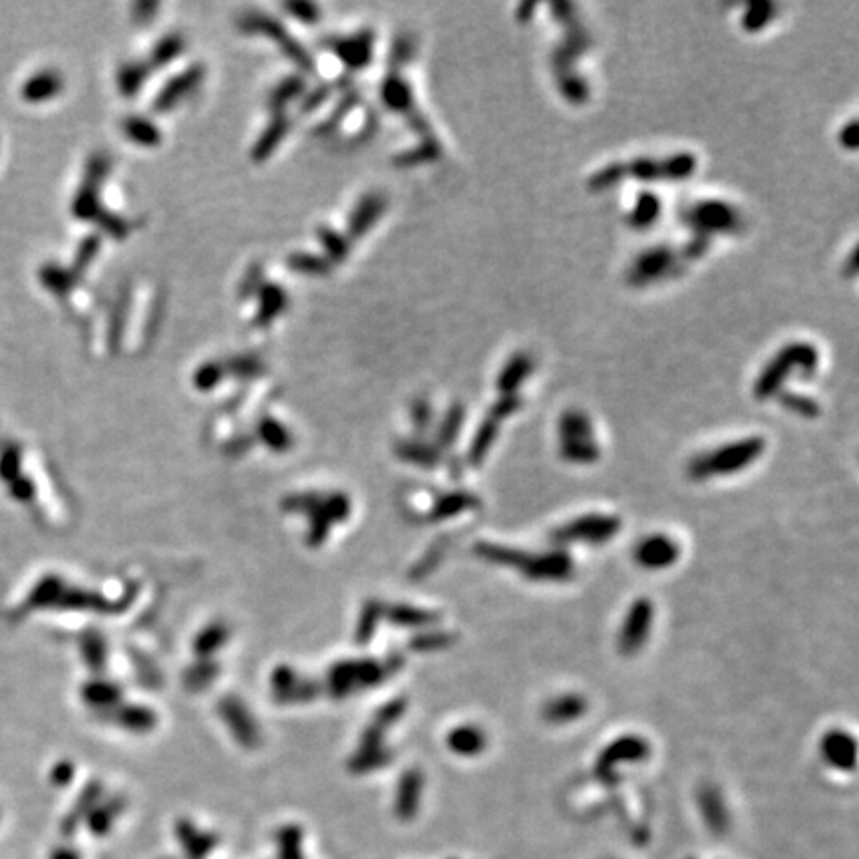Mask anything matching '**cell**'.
Instances as JSON below:
<instances>
[{"instance_id": "6da1fadb", "label": "cell", "mask_w": 859, "mask_h": 859, "mask_svg": "<svg viewBox=\"0 0 859 859\" xmlns=\"http://www.w3.org/2000/svg\"><path fill=\"white\" fill-rule=\"evenodd\" d=\"M698 167L696 156L689 152H679L669 157H637L629 164H607L589 177L587 187L593 191L609 189L619 181L639 179V181H681L689 179Z\"/></svg>"}, {"instance_id": "7a4b0ae2", "label": "cell", "mask_w": 859, "mask_h": 859, "mask_svg": "<svg viewBox=\"0 0 859 859\" xmlns=\"http://www.w3.org/2000/svg\"><path fill=\"white\" fill-rule=\"evenodd\" d=\"M820 364V352L812 342H790L783 349H780L774 359H772L764 370L760 372L758 380L754 384V396L758 400H770L776 396L788 376L796 372L800 379H810L815 374Z\"/></svg>"}, {"instance_id": "3957f363", "label": "cell", "mask_w": 859, "mask_h": 859, "mask_svg": "<svg viewBox=\"0 0 859 859\" xmlns=\"http://www.w3.org/2000/svg\"><path fill=\"white\" fill-rule=\"evenodd\" d=\"M766 452V440L760 436L740 438L736 442L724 444L711 452H704L691 460L689 476L696 481L711 480L714 476H730L746 470Z\"/></svg>"}, {"instance_id": "277c9868", "label": "cell", "mask_w": 859, "mask_h": 859, "mask_svg": "<svg viewBox=\"0 0 859 859\" xmlns=\"http://www.w3.org/2000/svg\"><path fill=\"white\" fill-rule=\"evenodd\" d=\"M682 225L694 231V237L711 239L712 235L736 233L743 227L740 213L721 199L696 201L694 206L682 211Z\"/></svg>"}, {"instance_id": "5b68a950", "label": "cell", "mask_w": 859, "mask_h": 859, "mask_svg": "<svg viewBox=\"0 0 859 859\" xmlns=\"http://www.w3.org/2000/svg\"><path fill=\"white\" fill-rule=\"evenodd\" d=\"M621 520L607 513H587L573 521H567L553 531L557 543H587L605 545L621 531Z\"/></svg>"}, {"instance_id": "8992f818", "label": "cell", "mask_w": 859, "mask_h": 859, "mask_svg": "<svg viewBox=\"0 0 859 859\" xmlns=\"http://www.w3.org/2000/svg\"><path fill=\"white\" fill-rule=\"evenodd\" d=\"M679 261H682L681 251L672 249V247H651V249L635 257V261H632L627 271V281L632 287H647L651 283L664 281V278H671L674 271H679Z\"/></svg>"}, {"instance_id": "52a82bcc", "label": "cell", "mask_w": 859, "mask_h": 859, "mask_svg": "<svg viewBox=\"0 0 859 859\" xmlns=\"http://www.w3.org/2000/svg\"><path fill=\"white\" fill-rule=\"evenodd\" d=\"M652 621H654V605L651 603V601L644 597L632 601V605L629 607L625 615V621H622V627L619 629V637H617L619 652L625 654V657L637 654L644 647V642L649 641Z\"/></svg>"}, {"instance_id": "ba28073f", "label": "cell", "mask_w": 859, "mask_h": 859, "mask_svg": "<svg viewBox=\"0 0 859 859\" xmlns=\"http://www.w3.org/2000/svg\"><path fill=\"white\" fill-rule=\"evenodd\" d=\"M573 573L575 563L563 547H555V550L545 553H530L528 561L521 569L523 577L540 583H563L569 581Z\"/></svg>"}, {"instance_id": "9c48e42d", "label": "cell", "mask_w": 859, "mask_h": 859, "mask_svg": "<svg viewBox=\"0 0 859 859\" xmlns=\"http://www.w3.org/2000/svg\"><path fill=\"white\" fill-rule=\"evenodd\" d=\"M651 754V746L644 738L627 734L613 740L597 758V774L601 780H613L615 768L619 764H631V762H642Z\"/></svg>"}, {"instance_id": "30bf717a", "label": "cell", "mask_w": 859, "mask_h": 859, "mask_svg": "<svg viewBox=\"0 0 859 859\" xmlns=\"http://www.w3.org/2000/svg\"><path fill=\"white\" fill-rule=\"evenodd\" d=\"M681 557V547L672 537L664 533H652L642 540L632 550V560L647 571H661L672 567Z\"/></svg>"}, {"instance_id": "8fae6325", "label": "cell", "mask_w": 859, "mask_h": 859, "mask_svg": "<svg viewBox=\"0 0 859 859\" xmlns=\"http://www.w3.org/2000/svg\"><path fill=\"white\" fill-rule=\"evenodd\" d=\"M820 754L825 764H830L835 770L850 772L855 768V760H857L855 738L852 734H847L845 730L834 728L822 736Z\"/></svg>"}, {"instance_id": "7c38bea8", "label": "cell", "mask_w": 859, "mask_h": 859, "mask_svg": "<svg viewBox=\"0 0 859 859\" xmlns=\"http://www.w3.org/2000/svg\"><path fill=\"white\" fill-rule=\"evenodd\" d=\"M241 25H243L245 30L263 32V35H267L268 38L277 40L278 45H281V48L288 54V56H291L298 64V66H303L305 70H313V60H310L308 54L303 48H300L297 42L275 23V20H268L261 15H249V16L241 20Z\"/></svg>"}, {"instance_id": "4fadbf2b", "label": "cell", "mask_w": 859, "mask_h": 859, "mask_svg": "<svg viewBox=\"0 0 859 859\" xmlns=\"http://www.w3.org/2000/svg\"><path fill=\"white\" fill-rule=\"evenodd\" d=\"M587 708L589 704L585 701V696L567 692V694L553 696L551 701H547L541 714H543V721L550 724H569V723L579 721V718H583Z\"/></svg>"}, {"instance_id": "5bb4252c", "label": "cell", "mask_w": 859, "mask_h": 859, "mask_svg": "<svg viewBox=\"0 0 859 859\" xmlns=\"http://www.w3.org/2000/svg\"><path fill=\"white\" fill-rule=\"evenodd\" d=\"M595 440V428L591 418L583 410H567L560 418V446L591 444Z\"/></svg>"}, {"instance_id": "9a60e30c", "label": "cell", "mask_w": 859, "mask_h": 859, "mask_svg": "<svg viewBox=\"0 0 859 859\" xmlns=\"http://www.w3.org/2000/svg\"><path fill=\"white\" fill-rule=\"evenodd\" d=\"M533 369L535 362L528 352H515L498 374V392L501 396L518 394L520 386L530 379Z\"/></svg>"}, {"instance_id": "2e32d148", "label": "cell", "mask_w": 859, "mask_h": 859, "mask_svg": "<svg viewBox=\"0 0 859 859\" xmlns=\"http://www.w3.org/2000/svg\"><path fill=\"white\" fill-rule=\"evenodd\" d=\"M448 744L456 754L471 758L488 748V736L480 726L464 724L452 730V734L448 736Z\"/></svg>"}, {"instance_id": "e0dca14e", "label": "cell", "mask_w": 859, "mask_h": 859, "mask_svg": "<svg viewBox=\"0 0 859 859\" xmlns=\"http://www.w3.org/2000/svg\"><path fill=\"white\" fill-rule=\"evenodd\" d=\"M698 805H701L708 828L714 834H724L728 828V814L721 790L714 786H704L698 793Z\"/></svg>"}, {"instance_id": "ac0fdd59", "label": "cell", "mask_w": 859, "mask_h": 859, "mask_svg": "<svg viewBox=\"0 0 859 859\" xmlns=\"http://www.w3.org/2000/svg\"><path fill=\"white\" fill-rule=\"evenodd\" d=\"M201 78H203V70L197 66V68H191V70L184 72L176 80H171L164 88V92L157 96V100H156L157 110L166 112V110H169L171 106H176L187 92H191L193 88H196V86L201 82Z\"/></svg>"}, {"instance_id": "d6986e66", "label": "cell", "mask_w": 859, "mask_h": 859, "mask_svg": "<svg viewBox=\"0 0 859 859\" xmlns=\"http://www.w3.org/2000/svg\"><path fill=\"white\" fill-rule=\"evenodd\" d=\"M476 553L483 561L500 565V567L518 569V571H521L525 561H528V557H530L528 551L515 550V547L500 545V543H486V541L476 545Z\"/></svg>"}, {"instance_id": "ffe728a7", "label": "cell", "mask_w": 859, "mask_h": 859, "mask_svg": "<svg viewBox=\"0 0 859 859\" xmlns=\"http://www.w3.org/2000/svg\"><path fill=\"white\" fill-rule=\"evenodd\" d=\"M661 211H662L661 199L654 196V193L642 191L641 196L637 197V201H635V207L631 209L629 217H627L629 227L637 229V231H644V229L652 227V225L657 223V219L661 217Z\"/></svg>"}, {"instance_id": "44dd1931", "label": "cell", "mask_w": 859, "mask_h": 859, "mask_svg": "<svg viewBox=\"0 0 859 859\" xmlns=\"http://www.w3.org/2000/svg\"><path fill=\"white\" fill-rule=\"evenodd\" d=\"M332 50H337L339 56L352 68H362L370 60L372 52V35H362L350 40L332 42Z\"/></svg>"}, {"instance_id": "7402d4cb", "label": "cell", "mask_w": 859, "mask_h": 859, "mask_svg": "<svg viewBox=\"0 0 859 859\" xmlns=\"http://www.w3.org/2000/svg\"><path fill=\"white\" fill-rule=\"evenodd\" d=\"M500 426H501V422H498L496 418H491V416H488L486 420L481 422V426L476 432L474 440H471V446H470V456L468 458H470L471 466H480L483 461V458L488 456L493 442L498 440Z\"/></svg>"}, {"instance_id": "603a6c76", "label": "cell", "mask_w": 859, "mask_h": 859, "mask_svg": "<svg viewBox=\"0 0 859 859\" xmlns=\"http://www.w3.org/2000/svg\"><path fill=\"white\" fill-rule=\"evenodd\" d=\"M384 207H386L384 197H380V196L364 197L360 206L357 207V211H354L352 221H350V233L354 235V237H359V235L367 233L374 225V221L379 219L380 215L384 213Z\"/></svg>"}, {"instance_id": "cb8c5ba5", "label": "cell", "mask_w": 859, "mask_h": 859, "mask_svg": "<svg viewBox=\"0 0 859 859\" xmlns=\"http://www.w3.org/2000/svg\"><path fill=\"white\" fill-rule=\"evenodd\" d=\"M778 402L783 408H786L788 412L802 416V418H808V420H812V418H818L820 412H822V408H820L818 402H815L814 399H810V396L798 394V392H788V390L778 392Z\"/></svg>"}, {"instance_id": "d4e9b609", "label": "cell", "mask_w": 859, "mask_h": 859, "mask_svg": "<svg viewBox=\"0 0 859 859\" xmlns=\"http://www.w3.org/2000/svg\"><path fill=\"white\" fill-rule=\"evenodd\" d=\"M384 100L386 104H389L390 107H396V110L399 112H404V114H412L414 117H418L414 112H412V96H410V88H408V86L402 82V78H396V76H390L389 80H386L384 84Z\"/></svg>"}, {"instance_id": "484cf974", "label": "cell", "mask_w": 859, "mask_h": 859, "mask_svg": "<svg viewBox=\"0 0 859 859\" xmlns=\"http://www.w3.org/2000/svg\"><path fill=\"white\" fill-rule=\"evenodd\" d=\"M287 132H288V120H285L283 116H278L277 120L271 126H268V130L261 136L259 144L255 146V149H253L255 161H263L268 154H271Z\"/></svg>"}, {"instance_id": "4316f807", "label": "cell", "mask_w": 859, "mask_h": 859, "mask_svg": "<svg viewBox=\"0 0 859 859\" xmlns=\"http://www.w3.org/2000/svg\"><path fill=\"white\" fill-rule=\"evenodd\" d=\"M776 10L778 6L772 3H754L746 6V13L743 16V28L754 35V32L768 26L772 20H774Z\"/></svg>"}, {"instance_id": "83f0119b", "label": "cell", "mask_w": 859, "mask_h": 859, "mask_svg": "<svg viewBox=\"0 0 859 859\" xmlns=\"http://www.w3.org/2000/svg\"><path fill=\"white\" fill-rule=\"evenodd\" d=\"M124 132L139 146H156L161 139V134L156 130V126L144 120V117H130V120H126Z\"/></svg>"}, {"instance_id": "f1b7e54d", "label": "cell", "mask_w": 859, "mask_h": 859, "mask_svg": "<svg viewBox=\"0 0 859 859\" xmlns=\"http://www.w3.org/2000/svg\"><path fill=\"white\" fill-rule=\"evenodd\" d=\"M476 506H480V501H478V498L471 496V493H466V491L454 493V496H448V498H444L442 501L438 503L436 518L438 520L452 518V515H456L460 511H466L470 508H476Z\"/></svg>"}, {"instance_id": "f546056e", "label": "cell", "mask_w": 859, "mask_h": 859, "mask_svg": "<svg viewBox=\"0 0 859 859\" xmlns=\"http://www.w3.org/2000/svg\"><path fill=\"white\" fill-rule=\"evenodd\" d=\"M285 300H287L285 293L277 285L267 287L263 291V305H261L259 320H257V322H259V325H267V322H271L273 317L281 313V310L285 308Z\"/></svg>"}, {"instance_id": "4dcf8cb0", "label": "cell", "mask_w": 859, "mask_h": 859, "mask_svg": "<svg viewBox=\"0 0 859 859\" xmlns=\"http://www.w3.org/2000/svg\"><path fill=\"white\" fill-rule=\"evenodd\" d=\"M146 76H147V68L137 66V64H130V66H124L120 70V88L126 94V98H132V96L139 90V86H142Z\"/></svg>"}, {"instance_id": "1f68e13d", "label": "cell", "mask_w": 859, "mask_h": 859, "mask_svg": "<svg viewBox=\"0 0 859 859\" xmlns=\"http://www.w3.org/2000/svg\"><path fill=\"white\" fill-rule=\"evenodd\" d=\"M461 424H464V406H452V410L448 412L446 416V420L442 424V428H440V442L450 446L456 440L458 432H460V428Z\"/></svg>"}, {"instance_id": "d6a6232c", "label": "cell", "mask_w": 859, "mask_h": 859, "mask_svg": "<svg viewBox=\"0 0 859 859\" xmlns=\"http://www.w3.org/2000/svg\"><path fill=\"white\" fill-rule=\"evenodd\" d=\"M291 267L298 273H307V275H322L328 271V265L325 259L313 255H295L291 259Z\"/></svg>"}, {"instance_id": "836d02e7", "label": "cell", "mask_w": 859, "mask_h": 859, "mask_svg": "<svg viewBox=\"0 0 859 859\" xmlns=\"http://www.w3.org/2000/svg\"><path fill=\"white\" fill-rule=\"evenodd\" d=\"M181 50H184V40H181L179 36H167L154 52L156 66H164V64L169 62L171 58L179 56Z\"/></svg>"}, {"instance_id": "e575fe53", "label": "cell", "mask_w": 859, "mask_h": 859, "mask_svg": "<svg viewBox=\"0 0 859 859\" xmlns=\"http://www.w3.org/2000/svg\"><path fill=\"white\" fill-rule=\"evenodd\" d=\"M318 233H320V237H322V239H320L322 245H325V249L328 251V255L332 257V259H337V261L345 259V255H347V251H349V243H347L345 239H342V237H339L337 233H332V231H328V229H320Z\"/></svg>"}, {"instance_id": "d590c367", "label": "cell", "mask_w": 859, "mask_h": 859, "mask_svg": "<svg viewBox=\"0 0 859 859\" xmlns=\"http://www.w3.org/2000/svg\"><path fill=\"white\" fill-rule=\"evenodd\" d=\"M300 90H303V82H300L298 78H291V80H287V82H283L281 86H278L268 102H271L273 107H281L288 100H293Z\"/></svg>"}, {"instance_id": "8d00e7d4", "label": "cell", "mask_w": 859, "mask_h": 859, "mask_svg": "<svg viewBox=\"0 0 859 859\" xmlns=\"http://www.w3.org/2000/svg\"><path fill=\"white\" fill-rule=\"evenodd\" d=\"M221 372L223 369L219 367V364H206V367H203L196 376L197 386H201V389H211V386L217 384Z\"/></svg>"}, {"instance_id": "74e56055", "label": "cell", "mask_w": 859, "mask_h": 859, "mask_svg": "<svg viewBox=\"0 0 859 859\" xmlns=\"http://www.w3.org/2000/svg\"><path fill=\"white\" fill-rule=\"evenodd\" d=\"M287 8L303 23H315L318 18V10L313 5H288Z\"/></svg>"}, {"instance_id": "f35d334b", "label": "cell", "mask_w": 859, "mask_h": 859, "mask_svg": "<svg viewBox=\"0 0 859 859\" xmlns=\"http://www.w3.org/2000/svg\"><path fill=\"white\" fill-rule=\"evenodd\" d=\"M855 142H857V124H855V120H852L840 132V144L847 149H855V146H857Z\"/></svg>"}, {"instance_id": "ab89813d", "label": "cell", "mask_w": 859, "mask_h": 859, "mask_svg": "<svg viewBox=\"0 0 859 859\" xmlns=\"http://www.w3.org/2000/svg\"><path fill=\"white\" fill-rule=\"evenodd\" d=\"M325 98H327V88H320V90H317V92H313V94L308 96V98H307V107L310 110V107H315L317 104H320Z\"/></svg>"}]
</instances>
